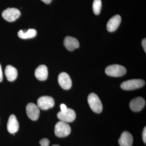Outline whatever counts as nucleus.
Instances as JSON below:
<instances>
[{
	"mask_svg": "<svg viewBox=\"0 0 146 146\" xmlns=\"http://www.w3.org/2000/svg\"><path fill=\"white\" fill-rule=\"evenodd\" d=\"M21 15V11L15 8H8L4 11L2 13L3 18L9 22L16 21Z\"/></svg>",
	"mask_w": 146,
	"mask_h": 146,
	"instance_id": "5",
	"label": "nucleus"
},
{
	"mask_svg": "<svg viewBox=\"0 0 146 146\" xmlns=\"http://www.w3.org/2000/svg\"><path fill=\"white\" fill-rule=\"evenodd\" d=\"M35 75L36 78L39 80H46L48 76V68L45 65L39 66L35 70Z\"/></svg>",
	"mask_w": 146,
	"mask_h": 146,
	"instance_id": "15",
	"label": "nucleus"
},
{
	"mask_svg": "<svg viewBox=\"0 0 146 146\" xmlns=\"http://www.w3.org/2000/svg\"><path fill=\"white\" fill-rule=\"evenodd\" d=\"M5 74L8 81H13L18 76V71L13 66L8 65L6 67Z\"/></svg>",
	"mask_w": 146,
	"mask_h": 146,
	"instance_id": "16",
	"label": "nucleus"
},
{
	"mask_svg": "<svg viewBox=\"0 0 146 146\" xmlns=\"http://www.w3.org/2000/svg\"><path fill=\"white\" fill-rule=\"evenodd\" d=\"M64 45L66 48L70 51L78 48L80 46L78 40L74 37L70 36L65 37L64 40Z\"/></svg>",
	"mask_w": 146,
	"mask_h": 146,
	"instance_id": "11",
	"label": "nucleus"
},
{
	"mask_svg": "<svg viewBox=\"0 0 146 146\" xmlns=\"http://www.w3.org/2000/svg\"><path fill=\"white\" fill-rule=\"evenodd\" d=\"M41 146H49L50 141L47 138H44L42 139L39 142Z\"/></svg>",
	"mask_w": 146,
	"mask_h": 146,
	"instance_id": "19",
	"label": "nucleus"
},
{
	"mask_svg": "<svg viewBox=\"0 0 146 146\" xmlns=\"http://www.w3.org/2000/svg\"><path fill=\"white\" fill-rule=\"evenodd\" d=\"M52 146H60L58 145H53Z\"/></svg>",
	"mask_w": 146,
	"mask_h": 146,
	"instance_id": "25",
	"label": "nucleus"
},
{
	"mask_svg": "<svg viewBox=\"0 0 146 146\" xmlns=\"http://www.w3.org/2000/svg\"><path fill=\"white\" fill-rule=\"evenodd\" d=\"M37 106L39 108L43 110H47L54 106V100L51 97L42 96L37 100Z\"/></svg>",
	"mask_w": 146,
	"mask_h": 146,
	"instance_id": "6",
	"label": "nucleus"
},
{
	"mask_svg": "<svg viewBox=\"0 0 146 146\" xmlns=\"http://www.w3.org/2000/svg\"><path fill=\"white\" fill-rule=\"evenodd\" d=\"M142 46H143V48L145 52H146V38H144L142 40Z\"/></svg>",
	"mask_w": 146,
	"mask_h": 146,
	"instance_id": "22",
	"label": "nucleus"
},
{
	"mask_svg": "<svg viewBox=\"0 0 146 146\" xmlns=\"http://www.w3.org/2000/svg\"><path fill=\"white\" fill-rule=\"evenodd\" d=\"M3 78L2 70L1 67V64H0V82L2 81Z\"/></svg>",
	"mask_w": 146,
	"mask_h": 146,
	"instance_id": "23",
	"label": "nucleus"
},
{
	"mask_svg": "<svg viewBox=\"0 0 146 146\" xmlns=\"http://www.w3.org/2000/svg\"><path fill=\"white\" fill-rule=\"evenodd\" d=\"M57 117L60 121L65 122H72L75 119L76 112L73 109L68 108L66 111L64 112L60 111L58 112Z\"/></svg>",
	"mask_w": 146,
	"mask_h": 146,
	"instance_id": "7",
	"label": "nucleus"
},
{
	"mask_svg": "<svg viewBox=\"0 0 146 146\" xmlns=\"http://www.w3.org/2000/svg\"><path fill=\"white\" fill-rule=\"evenodd\" d=\"M126 69L119 65H110L106 68L105 72L108 75L112 77H120L126 73Z\"/></svg>",
	"mask_w": 146,
	"mask_h": 146,
	"instance_id": "3",
	"label": "nucleus"
},
{
	"mask_svg": "<svg viewBox=\"0 0 146 146\" xmlns=\"http://www.w3.org/2000/svg\"><path fill=\"white\" fill-rule=\"evenodd\" d=\"M58 82L60 86L65 90H68L71 88L72 81L70 77L67 73H60L58 77Z\"/></svg>",
	"mask_w": 146,
	"mask_h": 146,
	"instance_id": "9",
	"label": "nucleus"
},
{
	"mask_svg": "<svg viewBox=\"0 0 146 146\" xmlns=\"http://www.w3.org/2000/svg\"><path fill=\"white\" fill-rule=\"evenodd\" d=\"M71 127L68 123L60 121L55 126V134L60 138L68 136L71 132Z\"/></svg>",
	"mask_w": 146,
	"mask_h": 146,
	"instance_id": "1",
	"label": "nucleus"
},
{
	"mask_svg": "<svg viewBox=\"0 0 146 146\" xmlns=\"http://www.w3.org/2000/svg\"><path fill=\"white\" fill-rule=\"evenodd\" d=\"M121 18L119 15H115L110 19L107 24V30L110 32L115 31L121 23Z\"/></svg>",
	"mask_w": 146,
	"mask_h": 146,
	"instance_id": "12",
	"label": "nucleus"
},
{
	"mask_svg": "<svg viewBox=\"0 0 146 146\" xmlns=\"http://www.w3.org/2000/svg\"><path fill=\"white\" fill-rule=\"evenodd\" d=\"M89 105L93 111L97 113L102 112L103 106L101 101L96 94L91 93L89 94L88 98Z\"/></svg>",
	"mask_w": 146,
	"mask_h": 146,
	"instance_id": "2",
	"label": "nucleus"
},
{
	"mask_svg": "<svg viewBox=\"0 0 146 146\" xmlns=\"http://www.w3.org/2000/svg\"><path fill=\"white\" fill-rule=\"evenodd\" d=\"M133 141L132 135L128 131H125L121 135L119 143L121 146H131Z\"/></svg>",
	"mask_w": 146,
	"mask_h": 146,
	"instance_id": "14",
	"label": "nucleus"
},
{
	"mask_svg": "<svg viewBox=\"0 0 146 146\" xmlns=\"http://www.w3.org/2000/svg\"><path fill=\"white\" fill-rule=\"evenodd\" d=\"M102 3L101 0H94L93 5V11L96 15H98L101 10Z\"/></svg>",
	"mask_w": 146,
	"mask_h": 146,
	"instance_id": "18",
	"label": "nucleus"
},
{
	"mask_svg": "<svg viewBox=\"0 0 146 146\" xmlns=\"http://www.w3.org/2000/svg\"><path fill=\"white\" fill-rule=\"evenodd\" d=\"M36 31L35 29H29L27 31H25L21 30L18 32V36L23 39H31L35 37L36 35Z\"/></svg>",
	"mask_w": 146,
	"mask_h": 146,
	"instance_id": "17",
	"label": "nucleus"
},
{
	"mask_svg": "<svg viewBox=\"0 0 146 146\" xmlns=\"http://www.w3.org/2000/svg\"><path fill=\"white\" fill-rule=\"evenodd\" d=\"M145 104V101L143 98L138 97L131 101L129 106L131 110L134 112L141 111Z\"/></svg>",
	"mask_w": 146,
	"mask_h": 146,
	"instance_id": "10",
	"label": "nucleus"
},
{
	"mask_svg": "<svg viewBox=\"0 0 146 146\" xmlns=\"http://www.w3.org/2000/svg\"><path fill=\"white\" fill-rule=\"evenodd\" d=\"M60 110L62 112H64V111H66L68 109V108L64 104H61L60 106Z\"/></svg>",
	"mask_w": 146,
	"mask_h": 146,
	"instance_id": "21",
	"label": "nucleus"
},
{
	"mask_svg": "<svg viewBox=\"0 0 146 146\" xmlns=\"http://www.w3.org/2000/svg\"><path fill=\"white\" fill-rule=\"evenodd\" d=\"M19 127V123L16 116L15 115H11L9 118L7 122V130L9 133L14 134L18 131Z\"/></svg>",
	"mask_w": 146,
	"mask_h": 146,
	"instance_id": "13",
	"label": "nucleus"
},
{
	"mask_svg": "<svg viewBox=\"0 0 146 146\" xmlns=\"http://www.w3.org/2000/svg\"><path fill=\"white\" fill-rule=\"evenodd\" d=\"M145 84V82L143 80L132 79L124 82L121 87L123 90H133L141 88Z\"/></svg>",
	"mask_w": 146,
	"mask_h": 146,
	"instance_id": "4",
	"label": "nucleus"
},
{
	"mask_svg": "<svg viewBox=\"0 0 146 146\" xmlns=\"http://www.w3.org/2000/svg\"><path fill=\"white\" fill-rule=\"evenodd\" d=\"M27 115L31 119L36 121L39 117L40 110L39 108L36 104L32 103H29L26 107Z\"/></svg>",
	"mask_w": 146,
	"mask_h": 146,
	"instance_id": "8",
	"label": "nucleus"
},
{
	"mask_svg": "<svg viewBox=\"0 0 146 146\" xmlns=\"http://www.w3.org/2000/svg\"><path fill=\"white\" fill-rule=\"evenodd\" d=\"M43 2L45 3L46 4H50V3L51 2L52 0H41Z\"/></svg>",
	"mask_w": 146,
	"mask_h": 146,
	"instance_id": "24",
	"label": "nucleus"
},
{
	"mask_svg": "<svg viewBox=\"0 0 146 146\" xmlns=\"http://www.w3.org/2000/svg\"><path fill=\"white\" fill-rule=\"evenodd\" d=\"M143 139L145 144L146 143V127H145L143 132Z\"/></svg>",
	"mask_w": 146,
	"mask_h": 146,
	"instance_id": "20",
	"label": "nucleus"
}]
</instances>
